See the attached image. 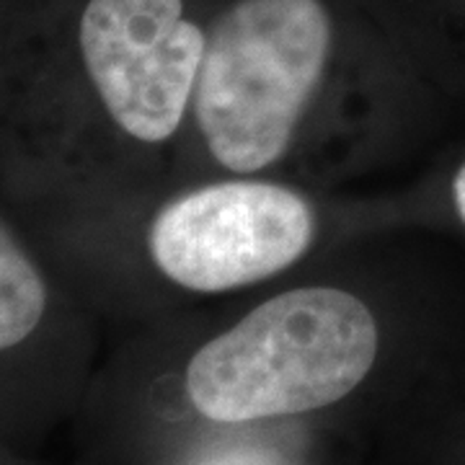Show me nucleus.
I'll list each match as a JSON object with an SVG mask.
<instances>
[{"mask_svg":"<svg viewBox=\"0 0 465 465\" xmlns=\"http://www.w3.org/2000/svg\"><path fill=\"white\" fill-rule=\"evenodd\" d=\"M341 21L333 0H225L207 26L192 112L217 166L280 163L316 99Z\"/></svg>","mask_w":465,"mask_h":465,"instance_id":"obj_1","label":"nucleus"},{"mask_svg":"<svg viewBox=\"0 0 465 465\" xmlns=\"http://www.w3.org/2000/svg\"><path fill=\"white\" fill-rule=\"evenodd\" d=\"M378 349V321L357 295L298 287L197 349L186 393L220 424L305 414L347 399L370 375Z\"/></svg>","mask_w":465,"mask_h":465,"instance_id":"obj_2","label":"nucleus"},{"mask_svg":"<svg viewBox=\"0 0 465 465\" xmlns=\"http://www.w3.org/2000/svg\"><path fill=\"white\" fill-rule=\"evenodd\" d=\"M207 26L194 0H78L75 50L104 114L124 137L163 145L182 130Z\"/></svg>","mask_w":465,"mask_h":465,"instance_id":"obj_3","label":"nucleus"},{"mask_svg":"<svg viewBox=\"0 0 465 465\" xmlns=\"http://www.w3.org/2000/svg\"><path fill=\"white\" fill-rule=\"evenodd\" d=\"M316 213L298 192L259 179L192 189L155 215L148 251L189 292H231L300 262L316 241Z\"/></svg>","mask_w":465,"mask_h":465,"instance_id":"obj_4","label":"nucleus"},{"mask_svg":"<svg viewBox=\"0 0 465 465\" xmlns=\"http://www.w3.org/2000/svg\"><path fill=\"white\" fill-rule=\"evenodd\" d=\"M47 311V284L39 269L18 246L14 232H0V347L26 341Z\"/></svg>","mask_w":465,"mask_h":465,"instance_id":"obj_5","label":"nucleus"},{"mask_svg":"<svg viewBox=\"0 0 465 465\" xmlns=\"http://www.w3.org/2000/svg\"><path fill=\"white\" fill-rule=\"evenodd\" d=\"M450 207L465 228V161L450 176Z\"/></svg>","mask_w":465,"mask_h":465,"instance_id":"obj_6","label":"nucleus"},{"mask_svg":"<svg viewBox=\"0 0 465 465\" xmlns=\"http://www.w3.org/2000/svg\"><path fill=\"white\" fill-rule=\"evenodd\" d=\"M458 3H460V5H463V8H465V0H458Z\"/></svg>","mask_w":465,"mask_h":465,"instance_id":"obj_7","label":"nucleus"}]
</instances>
